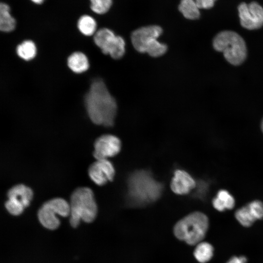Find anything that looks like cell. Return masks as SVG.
<instances>
[{"mask_svg":"<svg viewBox=\"0 0 263 263\" xmlns=\"http://www.w3.org/2000/svg\"><path fill=\"white\" fill-rule=\"evenodd\" d=\"M94 43L105 55L113 58H121L125 53V41L124 38L116 35L110 29L103 28L98 30L94 35Z\"/></svg>","mask_w":263,"mask_h":263,"instance_id":"cell-8","label":"cell"},{"mask_svg":"<svg viewBox=\"0 0 263 263\" xmlns=\"http://www.w3.org/2000/svg\"><path fill=\"white\" fill-rule=\"evenodd\" d=\"M77 26L80 32L86 36L94 35L97 31L96 20L89 15L81 16L77 21Z\"/></svg>","mask_w":263,"mask_h":263,"instance_id":"cell-17","label":"cell"},{"mask_svg":"<svg viewBox=\"0 0 263 263\" xmlns=\"http://www.w3.org/2000/svg\"><path fill=\"white\" fill-rule=\"evenodd\" d=\"M216 0H195L197 7L200 9H209L212 7Z\"/></svg>","mask_w":263,"mask_h":263,"instance_id":"cell-25","label":"cell"},{"mask_svg":"<svg viewBox=\"0 0 263 263\" xmlns=\"http://www.w3.org/2000/svg\"><path fill=\"white\" fill-rule=\"evenodd\" d=\"M170 186L174 193L184 195L189 193L195 187L196 182L188 172L178 169L173 173Z\"/></svg>","mask_w":263,"mask_h":263,"instance_id":"cell-12","label":"cell"},{"mask_svg":"<svg viewBox=\"0 0 263 263\" xmlns=\"http://www.w3.org/2000/svg\"><path fill=\"white\" fill-rule=\"evenodd\" d=\"M16 26V20L10 13V8L5 2L0 4V30L6 33L13 31Z\"/></svg>","mask_w":263,"mask_h":263,"instance_id":"cell-15","label":"cell"},{"mask_svg":"<svg viewBox=\"0 0 263 263\" xmlns=\"http://www.w3.org/2000/svg\"><path fill=\"white\" fill-rule=\"evenodd\" d=\"M179 10L187 19H198L200 15L195 0H181L179 5Z\"/></svg>","mask_w":263,"mask_h":263,"instance_id":"cell-20","label":"cell"},{"mask_svg":"<svg viewBox=\"0 0 263 263\" xmlns=\"http://www.w3.org/2000/svg\"><path fill=\"white\" fill-rule=\"evenodd\" d=\"M8 198H12L20 202L25 208L28 207L33 197V191L29 187L24 184L13 186L7 191Z\"/></svg>","mask_w":263,"mask_h":263,"instance_id":"cell-13","label":"cell"},{"mask_svg":"<svg viewBox=\"0 0 263 263\" xmlns=\"http://www.w3.org/2000/svg\"><path fill=\"white\" fill-rule=\"evenodd\" d=\"M84 102L93 123L105 127L113 126L117 113V103L102 79L97 78L93 81L85 96Z\"/></svg>","mask_w":263,"mask_h":263,"instance_id":"cell-1","label":"cell"},{"mask_svg":"<svg viewBox=\"0 0 263 263\" xmlns=\"http://www.w3.org/2000/svg\"><path fill=\"white\" fill-rule=\"evenodd\" d=\"M214 49L223 53L225 58L231 64H241L246 56V48L243 38L232 31H224L218 33L213 41Z\"/></svg>","mask_w":263,"mask_h":263,"instance_id":"cell-6","label":"cell"},{"mask_svg":"<svg viewBox=\"0 0 263 263\" xmlns=\"http://www.w3.org/2000/svg\"><path fill=\"white\" fill-rule=\"evenodd\" d=\"M70 214L69 203L62 198L56 197L42 204L38 211V217L43 227L49 230H55L60 224L56 215L66 217Z\"/></svg>","mask_w":263,"mask_h":263,"instance_id":"cell-7","label":"cell"},{"mask_svg":"<svg viewBox=\"0 0 263 263\" xmlns=\"http://www.w3.org/2000/svg\"><path fill=\"white\" fill-rule=\"evenodd\" d=\"M115 173L114 166L108 159L96 160L88 169V174L91 179L100 186L112 181Z\"/></svg>","mask_w":263,"mask_h":263,"instance_id":"cell-11","label":"cell"},{"mask_svg":"<svg viewBox=\"0 0 263 263\" xmlns=\"http://www.w3.org/2000/svg\"><path fill=\"white\" fill-rule=\"evenodd\" d=\"M235 216L240 224L245 227L250 226L257 220L247 205L238 209Z\"/></svg>","mask_w":263,"mask_h":263,"instance_id":"cell-21","label":"cell"},{"mask_svg":"<svg viewBox=\"0 0 263 263\" xmlns=\"http://www.w3.org/2000/svg\"><path fill=\"white\" fill-rule=\"evenodd\" d=\"M4 206L8 212L13 216L20 215L25 208L22 204L12 198H8Z\"/></svg>","mask_w":263,"mask_h":263,"instance_id":"cell-23","label":"cell"},{"mask_svg":"<svg viewBox=\"0 0 263 263\" xmlns=\"http://www.w3.org/2000/svg\"><path fill=\"white\" fill-rule=\"evenodd\" d=\"M67 65L72 71L76 74L85 72L89 67L87 56L80 52L72 53L67 59Z\"/></svg>","mask_w":263,"mask_h":263,"instance_id":"cell-14","label":"cell"},{"mask_svg":"<svg viewBox=\"0 0 263 263\" xmlns=\"http://www.w3.org/2000/svg\"><path fill=\"white\" fill-rule=\"evenodd\" d=\"M208 224V219L205 214L193 212L176 223L173 233L179 240L189 245H196L205 238Z\"/></svg>","mask_w":263,"mask_h":263,"instance_id":"cell-4","label":"cell"},{"mask_svg":"<svg viewBox=\"0 0 263 263\" xmlns=\"http://www.w3.org/2000/svg\"><path fill=\"white\" fill-rule=\"evenodd\" d=\"M16 52L20 58L29 61L35 57L37 47L32 40H25L17 46Z\"/></svg>","mask_w":263,"mask_h":263,"instance_id":"cell-19","label":"cell"},{"mask_svg":"<svg viewBox=\"0 0 263 263\" xmlns=\"http://www.w3.org/2000/svg\"><path fill=\"white\" fill-rule=\"evenodd\" d=\"M70 223L77 227L81 220L93 222L97 213V206L92 190L86 187L76 188L71 194L70 202Z\"/></svg>","mask_w":263,"mask_h":263,"instance_id":"cell-3","label":"cell"},{"mask_svg":"<svg viewBox=\"0 0 263 263\" xmlns=\"http://www.w3.org/2000/svg\"><path fill=\"white\" fill-rule=\"evenodd\" d=\"M162 32V29L158 25H149L138 28L131 34L132 45L140 53H146L155 57L160 56L167 50L166 44L157 40Z\"/></svg>","mask_w":263,"mask_h":263,"instance_id":"cell-5","label":"cell"},{"mask_svg":"<svg viewBox=\"0 0 263 263\" xmlns=\"http://www.w3.org/2000/svg\"><path fill=\"white\" fill-rule=\"evenodd\" d=\"M247 259L244 256L236 257L231 258L226 263H246Z\"/></svg>","mask_w":263,"mask_h":263,"instance_id":"cell-26","label":"cell"},{"mask_svg":"<svg viewBox=\"0 0 263 263\" xmlns=\"http://www.w3.org/2000/svg\"><path fill=\"white\" fill-rule=\"evenodd\" d=\"M127 196L131 204L147 205L157 200L162 193V185L148 171L133 172L127 181Z\"/></svg>","mask_w":263,"mask_h":263,"instance_id":"cell-2","label":"cell"},{"mask_svg":"<svg viewBox=\"0 0 263 263\" xmlns=\"http://www.w3.org/2000/svg\"><path fill=\"white\" fill-rule=\"evenodd\" d=\"M90 8L97 14L106 13L112 6V0H90Z\"/></svg>","mask_w":263,"mask_h":263,"instance_id":"cell-22","label":"cell"},{"mask_svg":"<svg viewBox=\"0 0 263 263\" xmlns=\"http://www.w3.org/2000/svg\"><path fill=\"white\" fill-rule=\"evenodd\" d=\"M214 207L218 211L232 209L235 205L233 196L226 190H220L212 201Z\"/></svg>","mask_w":263,"mask_h":263,"instance_id":"cell-16","label":"cell"},{"mask_svg":"<svg viewBox=\"0 0 263 263\" xmlns=\"http://www.w3.org/2000/svg\"><path fill=\"white\" fill-rule=\"evenodd\" d=\"M247 205L256 220H261L263 219V202L260 201L256 200L251 202Z\"/></svg>","mask_w":263,"mask_h":263,"instance_id":"cell-24","label":"cell"},{"mask_svg":"<svg viewBox=\"0 0 263 263\" xmlns=\"http://www.w3.org/2000/svg\"><path fill=\"white\" fill-rule=\"evenodd\" d=\"M241 25L248 30H255L263 25V8L258 3H241L238 7Z\"/></svg>","mask_w":263,"mask_h":263,"instance_id":"cell-9","label":"cell"},{"mask_svg":"<svg viewBox=\"0 0 263 263\" xmlns=\"http://www.w3.org/2000/svg\"><path fill=\"white\" fill-rule=\"evenodd\" d=\"M213 255V247L209 243L201 242L196 244L194 251V256L199 263H207L211 260Z\"/></svg>","mask_w":263,"mask_h":263,"instance_id":"cell-18","label":"cell"},{"mask_svg":"<svg viewBox=\"0 0 263 263\" xmlns=\"http://www.w3.org/2000/svg\"><path fill=\"white\" fill-rule=\"evenodd\" d=\"M30 0L36 4H41L44 2L45 0Z\"/></svg>","mask_w":263,"mask_h":263,"instance_id":"cell-27","label":"cell"},{"mask_svg":"<svg viewBox=\"0 0 263 263\" xmlns=\"http://www.w3.org/2000/svg\"><path fill=\"white\" fill-rule=\"evenodd\" d=\"M121 147V141L116 136L104 134L95 140L93 156L96 160L108 159L118 154Z\"/></svg>","mask_w":263,"mask_h":263,"instance_id":"cell-10","label":"cell"},{"mask_svg":"<svg viewBox=\"0 0 263 263\" xmlns=\"http://www.w3.org/2000/svg\"><path fill=\"white\" fill-rule=\"evenodd\" d=\"M261 128H262V131L263 132V120L262 122Z\"/></svg>","mask_w":263,"mask_h":263,"instance_id":"cell-28","label":"cell"}]
</instances>
